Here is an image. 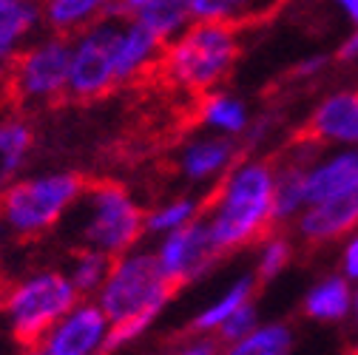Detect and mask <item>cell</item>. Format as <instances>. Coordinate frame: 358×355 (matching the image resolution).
<instances>
[{
  "label": "cell",
  "instance_id": "20",
  "mask_svg": "<svg viewBox=\"0 0 358 355\" xmlns=\"http://www.w3.org/2000/svg\"><path fill=\"white\" fill-rule=\"evenodd\" d=\"M196 119L216 131L222 137H242L248 125H250V111L245 108L242 100H236L234 94H222V92H208L199 97L196 103Z\"/></svg>",
  "mask_w": 358,
  "mask_h": 355
},
{
  "label": "cell",
  "instance_id": "14",
  "mask_svg": "<svg viewBox=\"0 0 358 355\" xmlns=\"http://www.w3.org/2000/svg\"><path fill=\"white\" fill-rule=\"evenodd\" d=\"M242 157V145L234 137H199L179 151V173L191 182H208L216 176L222 180Z\"/></svg>",
  "mask_w": 358,
  "mask_h": 355
},
{
  "label": "cell",
  "instance_id": "29",
  "mask_svg": "<svg viewBox=\"0 0 358 355\" xmlns=\"http://www.w3.org/2000/svg\"><path fill=\"white\" fill-rule=\"evenodd\" d=\"M219 352H222L219 338H213V335H196L191 344L173 349L171 355H219Z\"/></svg>",
  "mask_w": 358,
  "mask_h": 355
},
{
  "label": "cell",
  "instance_id": "4",
  "mask_svg": "<svg viewBox=\"0 0 358 355\" xmlns=\"http://www.w3.org/2000/svg\"><path fill=\"white\" fill-rule=\"evenodd\" d=\"M85 180L74 171H43L15 180L0 194V225L20 242L40 239L74 210Z\"/></svg>",
  "mask_w": 358,
  "mask_h": 355
},
{
  "label": "cell",
  "instance_id": "27",
  "mask_svg": "<svg viewBox=\"0 0 358 355\" xmlns=\"http://www.w3.org/2000/svg\"><path fill=\"white\" fill-rule=\"evenodd\" d=\"M194 20L205 23H234L239 26L253 9H259V0H188Z\"/></svg>",
  "mask_w": 358,
  "mask_h": 355
},
{
  "label": "cell",
  "instance_id": "33",
  "mask_svg": "<svg viewBox=\"0 0 358 355\" xmlns=\"http://www.w3.org/2000/svg\"><path fill=\"white\" fill-rule=\"evenodd\" d=\"M151 0H114V15H122V17H131L134 12H140L143 6H148Z\"/></svg>",
  "mask_w": 358,
  "mask_h": 355
},
{
  "label": "cell",
  "instance_id": "8",
  "mask_svg": "<svg viewBox=\"0 0 358 355\" xmlns=\"http://www.w3.org/2000/svg\"><path fill=\"white\" fill-rule=\"evenodd\" d=\"M122 15H108L71 37V66L66 97L77 103H94L120 85L114 68V46L120 37Z\"/></svg>",
  "mask_w": 358,
  "mask_h": 355
},
{
  "label": "cell",
  "instance_id": "16",
  "mask_svg": "<svg viewBox=\"0 0 358 355\" xmlns=\"http://www.w3.org/2000/svg\"><path fill=\"white\" fill-rule=\"evenodd\" d=\"M114 0H40L43 26L55 34L74 37L77 31L108 17Z\"/></svg>",
  "mask_w": 358,
  "mask_h": 355
},
{
  "label": "cell",
  "instance_id": "40",
  "mask_svg": "<svg viewBox=\"0 0 358 355\" xmlns=\"http://www.w3.org/2000/svg\"><path fill=\"white\" fill-rule=\"evenodd\" d=\"M355 352H358V344H355Z\"/></svg>",
  "mask_w": 358,
  "mask_h": 355
},
{
  "label": "cell",
  "instance_id": "1",
  "mask_svg": "<svg viewBox=\"0 0 358 355\" xmlns=\"http://www.w3.org/2000/svg\"><path fill=\"white\" fill-rule=\"evenodd\" d=\"M176 296V287L162 276L157 256L148 250H128L114 259L108 279L94 301L111 321L108 352L137 341Z\"/></svg>",
  "mask_w": 358,
  "mask_h": 355
},
{
  "label": "cell",
  "instance_id": "21",
  "mask_svg": "<svg viewBox=\"0 0 358 355\" xmlns=\"http://www.w3.org/2000/svg\"><path fill=\"white\" fill-rule=\"evenodd\" d=\"M310 162L290 159L287 165L276 168V182H273V228L285 225L290 219H299V213L307 208V191H304V176Z\"/></svg>",
  "mask_w": 358,
  "mask_h": 355
},
{
  "label": "cell",
  "instance_id": "3",
  "mask_svg": "<svg viewBox=\"0 0 358 355\" xmlns=\"http://www.w3.org/2000/svg\"><path fill=\"white\" fill-rule=\"evenodd\" d=\"M239 60V34L234 23L194 20L182 34L165 43L157 71L179 92L202 97L231 74Z\"/></svg>",
  "mask_w": 358,
  "mask_h": 355
},
{
  "label": "cell",
  "instance_id": "39",
  "mask_svg": "<svg viewBox=\"0 0 358 355\" xmlns=\"http://www.w3.org/2000/svg\"><path fill=\"white\" fill-rule=\"evenodd\" d=\"M219 355H234V352H231V349H222V352H219Z\"/></svg>",
  "mask_w": 358,
  "mask_h": 355
},
{
  "label": "cell",
  "instance_id": "5",
  "mask_svg": "<svg viewBox=\"0 0 358 355\" xmlns=\"http://www.w3.org/2000/svg\"><path fill=\"white\" fill-rule=\"evenodd\" d=\"M77 228L74 239L80 247H94L111 259L137 247L145 236V210L131 191L114 180L88 182L74 205Z\"/></svg>",
  "mask_w": 358,
  "mask_h": 355
},
{
  "label": "cell",
  "instance_id": "17",
  "mask_svg": "<svg viewBox=\"0 0 358 355\" xmlns=\"http://www.w3.org/2000/svg\"><path fill=\"white\" fill-rule=\"evenodd\" d=\"M301 313L310 321H322V324L344 321L352 313V287H350V279L344 273H333V276L319 279L316 284L304 293Z\"/></svg>",
  "mask_w": 358,
  "mask_h": 355
},
{
  "label": "cell",
  "instance_id": "25",
  "mask_svg": "<svg viewBox=\"0 0 358 355\" xmlns=\"http://www.w3.org/2000/svg\"><path fill=\"white\" fill-rule=\"evenodd\" d=\"M202 202H196L194 196H176L171 202H162L151 210H145V233L154 236H165L171 231L185 228L188 222H194L196 216H202Z\"/></svg>",
  "mask_w": 358,
  "mask_h": 355
},
{
  "label": "cell",
  "instance_id": "35",
  "mask_svg": "<svg viewBox=\"0 0 358 355\" xmlns=\"http://www.w3.org/2000/svg\"><path fill=\"white\" fill-rule=\"evenodd\" d=\"M6 293H9V284L0 279V316H3V304H6Z\"/></svg>",
  "mask_w": 358,
  "mask_h": 355
},
{
  "label": "cell",
  "instance_id": "9",
  "mask_svg": "<svg viewBox=\"0 0 358 355\" xmlns=\"http://www.w3.org/2000/svg\"><path fill=\"white\" fill-rule=\"evenodd\" d=\"M154 256H157L162 276L179 290V287H185V284L199 282L202 276H208L222 261L225 250L216 245L208 216H196L194 222H188L185 228L159 236V245H157Z\"/></svg>",
  "mask_w": 358,
  "mask_h": 355
},
{
  "label": "cell",
  "instance_id": "34",
  "mask_svg": "<svg viewBox=\"0 0 358 355\" xmlns=\"http://www.w3.org/2000/svg\"><path fill=\"white\" fill-rule=\"evenodd\" d=\"M333 3L344 12V17H347L352 26H358V0H333Z\"/></svg>",
  "mask_w": 358,
  "mask_h": 355
},
{
  "label": "cell",
  "instance_id": "24",
  "mask_svg": "<svg viewBox=\"0 0 358 355\" xmlns=\"http://www.w3.org/2000/svg\"><path fill=\"white\" fill-rule=\"evenodd\" d=\"M293 347H296V335H293L290 324L271 321V324H259L242 341H236L225 349H231L234 355H290Z\"/></svg>",
  "mask_w": 358,
  "mask_h": 355
},
{
  "label": "cell",
  "instance_id": "30",
  "mask_svg": "<svg viewBox=\"0 0 358 355\" xmlns=\"http://www.w3.org/2000/svg\"><path fill=\"white\" fill-rule=\"evenodd\" d=\"M341 273L350 282H358V231H352V236L341 250Z\"/></svg>",
  "mask_w": 358,
  "mask_h": 355
},
{
  "label": "cell",
  "instance_id": "10",
  "mask_svg": "<svg viewBox=\"0 0 358 355\" xmlns=\"http://www.w3.org/2000/svg\"><path fill=\"white\" fill-rule=\"evenodd\" d=\"M111 321L94 298H80L69 313L37 341L46 355H106Z\"/></svg>",
  "mask_w": 358,
  "mask_h": 355
},
{
  "label": "cell",
  "instance_id": "38",
  "mask_svg": "<svg viewBox=\"0 0 358 355\" xmlns=\"http://www.w3.org/2000/svg\"><path fill=\"white\" fill-rule=\"evenodd\" d=\"M3 236H6V231H3V225H0V256H3Z\"/></svg>",
  "mask_w": 358,
  "mask_h": 355
},
{
  "label": "cell",
  "instance_id": "18",
  "mask_svg": "<svg viewBox=\"0 0 358 355\" xmlns=\"http://www.w3.org/2000/svg\"><path fill=\"white\" fill-rule=\"evenodd\" d=\"M31 148H34V128L17 114L0 117V194L23 176Z\"/></svg>",
  "mask_w": 358,
  "mask_h": 355
},
{
  "label": "cell",
  "instance_id": "23",
  "mask_svg": "<svg viewBox=\"0 0 358 355\" xmlns=\"http://www.w3.org/2000/svg\"><path fill=\"white\" fill-rule=\"evenodd\" d=\"M114 259L103 250H94V247H77L71 253V261H69V279L71 284L77 287V293L83 298H94L97 290L103 287V282L108 279V270H111Z\"/></svg>",
  "mask_w": 358,
  "mask_h": 355
},
{
  "label": "cell",
  "instance_id": "7",
  "mask_svg": "<svg viewBox=\"0 0 358 355\" xmlns=\"http://www.w3.org/2000/svg\"><path fill=\"white\" fill-rule=\"evenodd\" d=\"M69 66H71V37L49 31L37 40H29L6 68L9 92L23 106L57 103L69 92Z\"/></svg>",
  "mask_w": 358,
  "mask_h": 355
},
{
  "label": "cell",
  "instance_id": "37",
  "mask_svg": "<svg viewBox=\"0 0 358 355\" xmlns=\"http://www.w3.org/2000/svg\"><path fill=\"white\" fill-rule=\"evenodd\" d=\"M23 355H46V352H43L37 344H31V347H23Z\"/></svg>",
  "mask_w": 358,
  "mask_h": 355
},
{
  "label": "cell",
  "instance_id": "11",
  "mask_svg": "<svg viewBox=\"0 0 358 355\" xmlns=\"http://www.w3.org/2000/svg\"><path fill=\"white\" fill-rule=\"evenodd\" d=\"M358 231V182L319 205H307L296 219V233L307 245H327Z\"/></svg>",
  "mask_w": 358,
  "mask_h": 355
},
{
  "label": "cell",
  "instance_id": "12",
  "mask_svg": "<svg viewBox=\"0 0 358 355\" xmlns=\"http://www.w3.org/2000/svg\"><path fill=\"white\" fill-rule=\"evenodd\" d=\"M299 137L316 145L333 143L358 148V92H336L324 97Z\"/></svg>",
  "mask_w": 358,
  "mask_h": 355
},
{
  "label": "cell",
  "instance_id": "2",
  "mask_svg": "<svg viewBox=\"0 0 358 355\" xmlns=\"http://www.w3.org/2000/svg\"><path fill=\"white\" fill-rule=\"evenodd\" d=\"M273 182L276 168L267 159L242 157L208 199V222L216 245L234 253L256 239H264L273 228Z\"/></svg>",
  "mask_w": 358,
  "mask_h": 355
},
{
  "label": "cell",
  "instance_id": "19",
  "mask_svg": "<svg viewBox=\"0 0 358 355\" xmlns=\"http://www.w3.org/2000/svg\"><path fill=\"white\" fill-rule=\"evenodd\" d=\"M256 287H259V282H256L253 273H250V276H239L225 293H219L205 310H199V313L188 321L185 335H208V333H216L222 324H225V321L236 313L242 304L253 301Z\"/></svg>",
  "mask_w": 358,
  "mask_h": 355
},
{
  "label": "cell",
  "instance_id": "36",
  "mask_svg": "<svg viewBox=\"0 0 358 355\" xmlns=\"http://www.w3.org/2000/svg\"><path fill=\"white\" fill-rule=\"evenodd\" d=\"M352 321H355V327H358V287L352 290Z\"/></svg>",
  "mask_w": 358,
  "mask_h": 355
},
{
  "label": "cell",
  "instance_id": "15",
  "mask_svg": "<svg viewBox=\"0 0 358 355\" xmlns=\"http://www.w3.org/2000/svg\"><path fill=\"white\" fill-rule=\"evenodd\" d=\"M358 182V148H341L307 165L304 191L307 205H319Z\"/></svg>",
  "mask_w": 358,
  "mask_h": 355
},
{
  "label": "cell",
  "instance_id": "26",
  "mask_svg": "<svg viewBox=\"0 0 358 355\" xmlns=\"http://www.w3.org/2000/svg\"><path fill=\"white\" fill-rule=\"evenodd\" d=\"M293 259V242L285 236V233H276L271 231L264 239H262V247H259V256H256V282L259 284H267L271 279H276Z\"/></svg>",
  "mask_w": 358,
  "mask_h": 355
},
{
  "label": "cell",
  "instance_id": "6",
  "mask_svg": "<svg viewBox=\"0 0 358 355\" xmlns=\"http://www.w3.org/2000/svg\"><path fill=\"white\" fill-rule=\"evenodd\" d=\"M83 296L71 284L66 270L43 268L34 270L15 284H9L6 304H3V319L15 341L23 347L37 344L46 335L69 310L80 301Z\"/></svg>",
  "mask_w": 358,
  "mask_h": 355
},
{
  "label": "cell",
  "instance_id": "13",
  "mask_svg": "<svg viewBox=\"0 0 358 355\" xmlns=\"http://www.w3.org/2000/svg\"><path fill=\"white\" fill-rule=\"evenodd\" d=\"M165 43L148 31L143 23H137L134 17H122L120 26V37L114 46V68H117V82H131L143 74H148L151 68H157L159 57H162Z\"/></svg>",
  "mask_w": 358,
  "mask_h": 355
},
{
  "label": "cell",
  "instance_id": "28",
  "mask_svg": "<svg viewBox=\"0 0 358 355\" xmlns=\"http://www.w3.org/2000/svg\"><path fill=\"white\" fill-rule=\"evenodd\" d=\"M256 327H259V310H256L253 301H248V304H242L236 313L216 330V338H219L222 347H231V344L242 341V338H245L250 330H256Z\"/></svg>",
  "mask_w": 358,
  "mask_h": 355
},
{
  "label": "cell",
  "instance_id": "31",
  "mask_svg": "<svg viewBox=\"0 0 358 355\" xmlns=\"http://www.w3.org/2000/svg\"><path fill=\"white\" fill-rule=\"evenodd\" d=\"M327 66H330V55H310V57H304L301 63H296L293 77H296V80H310V77H319V74H322Z\"/></svg>",
  "mask_w": 358,
  "mask_h": 355
},
{
  "label": "cell",
  "instance_id": "22",
  "mask_svg": "<svg viewBox=\"0 0 358 355\" xmlns=\"http://www.w3.org/2000/svg\"><path fill=\"white\" fill-rule=\"evenodd\" d=\"M131 17L143 23L148 31H154L162 43H171L173 37H179L194 23L188 0H151L148 6L134 12Z\"/></svg>",
  "mask_w": 358,
  "mask_h": 355
},
{
  "label": "cell",
  "instance_id": "32",
  "mask_svg": "<svg viewBox=\"0 0 358 355\" xmlns=\"http://www.w3.org/2000/svg\"><path fill=\"white\" fill-rule=\"evenodd\" d=\"M336 60H338V63H358V26L347 34V40L338 46Z\"/></svg>",
  "mask_w": 358,
  "mask_h": 355
}]
</instances>
